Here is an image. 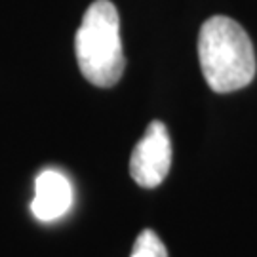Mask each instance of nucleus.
Instances as JSON below:
<instances>
[{"instance_id": "20e7f679", "label": "nucleus", "mask_w": 257, "mask_h": 257, "mask_svg": "<svg viewBox=\"0 0 257 257\" xmlns=\"http://www.w3.org/2000/svg\"><path fill=\"white\" fill-rule=\"evenodd\" d=\"M71 202L73 191L65 175L54 170H46L38 175L35 183V200L31 204V210L37 219H57L71 208Z\"/></svg>"}, {"instance_id": "f03ea898", "label": "nucleus", "mask_w": 257, "mask_h": 257, "mask_svg": "<svg viewBox=\"0 0 257 257\" xmlns=\"http://www.w3.org/2000/svg\"><path fill=\"white\" fill-rule=\"evenodd\" d=\"M74 52L80 73L93 86L110 88L120 80L126 59L118 12L110 0H95L86 10L74 37Z\"/></svg>"}, {"instance_id": "f257e3e1", "label": "nucleus", "mask_w": 257, "mask_h": 257, "mask_svg": "<svg viewBox=\"0 0 257 257\" xmlns=\"http://www.w3.org/2000/svg\"><path fill=\"white\" fill-rule=\"evenodd\" d=\"M198 59L213 92L242 90L255 76V52L248 33L234 19L213 16L198 35Z\"/></svg>"}, {"instance_id": "39448f33", "label": "nucleus", "mask_w": 257, "mask_h": 257, "mask_svg": "<svg viewBox=\"0 0 257 257\" xmlns=\"http://www.w3.org/2000/svg\"><path fill=\"white\" fill-rule=\"evenodd\" d=\"M132 257H168V249L155 230H143L136 238Z\"/></svg>"}, {"instance_id": "7ed1b4c3", "label": "nucleus", "mask_w": 257, "mask_h": 257, "mask_svg": "<svg viewBox=\"0 0 257 257\" xmlns=\"http://www.w3.org/2000/svg\"><path fill=\"white\" fill-rule=\"evenodd\" d=\"M172 168V139L160 120H153L130 158V175L143 189H155Z\"/></svg>"}]
</instances>
